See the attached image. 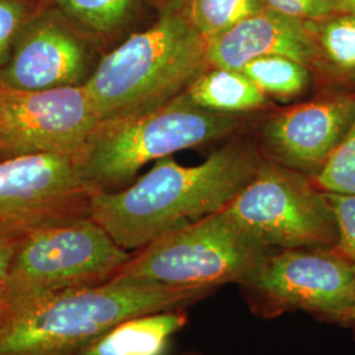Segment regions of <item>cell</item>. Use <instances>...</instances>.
Listing matches in <instances>:
<instances>
[{
    "label": "cell",
    "mask_w": 355,
    "mask_h": 355,
    "mask_svg": "<svg viewBox=\"0 0 355 355\" xmlns=\"http://www.w3.org/2000/svg\"><path fill=\"white\" fill-rule=\"evenodd\" d=\"M262 162L258 149L246 141L230 142L199 165H178L170 157L162 158L130 186L96 192L89 216L119 246L136 253L225 209Z\"/></svg>",
    "instance_id": "cell-1"
},
{
    "label": "cell",
    "mask_w": 355,
    "mask_h": 355,
    "mask_svg": "<svg viewBox=\"0 0 355 355\" xmlns=\"http://www.w3.org/2000/svg\"><path fill=\"white\" fill-rule=\"evenodd\" d=\"M217 290L111 280L57 292L15 311L0 331V355H74L128 318L187 309Z\"/></svg>",
    "instance_id": "cell-2"
},
{
    "label": "cell",
    "mask_w": 355,
    "mask_h": 355,
    "mask_svg": "<svg viewBox=\"0 0 355 355\" xmlns=\"http://www.w3.org/2000/svg\"><path fill=\"white\" fill-rule=\"evenodd\" d=\"M209 67L208 41L175 0L150 28L105 54L85 86L103 123L165 105Z\"/></svg>",
    "instance_id": "cell-3"
},
{
    "label": "cell",
    "mask_w": 355,
    "mask_h": 355,
    "mask_svg": "<svg viewBox=\"0 0 355 355\" xmlns=\"http://www.w3.org/2000/svg\"><path fill=\"white\" fill-rule=\"evenodd\" d=\"M242 124L240 116L204 111L179 95L149 112L99 123L76 159L92 190L112 192L129 184L144 166L227 139Z\"/></svg>",
    "instance_id": "cell-4"
},
{
    "label": "cell",
    "mask_w": 355,
    "mask_h": 355,
    "mask_svg": "<svg viewBox=\"0 0 355 355\" xmlns=\"http://www.w3.org/2000/svg\"><path fill=\"white\" fill-rule=\"evenodd\" d=\"M275 252L223 209L136 252L112 280L173 287L240 286Z\"/></svg>",
    "instance_id": "cell-5"
},
{
    "label": "cell",
    "mask_w": 355,
    "mask_h": 355,
    "mask_svg": "<svg viewBox=\"0 0 355 355\" xmlns=\"http://www.w3.org/2000/svg\"><path fill=\"white\" fill-rule=\"evenodd\" d=\"M133 254L89 216L38 229L16 250L6 303L19 311L57 292L108 283Z\"/></svg>",
    "instance_id": "cell-6"
},
{
    "label": "cell",
    "mask_w": 355,
    "mask_h": 355,
    "mask_svg": "<svg viewBox=\"0 0 355 355\" xmlns=\"http://www.w3.org/2000/svg\"><path fill=\"white\" fill-rule=\"evenodd\" d=\"M239 287L255 316L303 311L329 324L352 325L354 263L334 248L277 250Z\"/></svg>",
    "instance_id": "cell-7"
},
{
    "label": "cell",
    "mask_w": 355,
    "mask_h": 355,
    "mask_svg": "<svg viewBox=\"0 0 355 355\" xmlns=\"http://www.w3.org/2000/svg\"><path fill=\"white\" fill-rule=\"evenodd\" d=\"M225 209L274 250L336 248L338 241L327 192L312 178L272 161L263 159Z\"/></svg>",
    "instance_id": "cell-8"
},
{
    "label": "cell",
    "mask_w": 355,
    "mask_h": 355,
    "mask_svg": "<svg viewBox=\"0 0 355 355\" xmlns=\"http://www.w3.org/2000/svg\"><path fill=\"white\" fill-rule=\"evenodd\" d=\"M95 193L76 157L0 159V239H24L38 229L89 216Z\"/></svg>",
    "instance_id": "cell-9"
},
{
    "label": "cell",
    "mask_w": 355,
    "mask_h": 355,
    "mask_svg": "<svg viewBox=\"0 0 355 355\" xmlns=\"http://www.w3.org/2000/svg\"><path fill=\"white\" fill-rule=\"evenodd\" d=\"M98 124L85 83L40 91L0 89V159L78 157Z\"/></svg>",
    "instance_id": "cell-10"
},
{
    "label": "cell",
    "mask_w": 355,
    "mask_h": 355,
    "mask_svg": "<svg viewBox=\"0 0 355 355\" xmlns=\"http://www.w3.org/2000/svg\"><path fill=\"white\" fill-rule=\"evenodd\" d=\"M355 120V92H333L270 116L261 140L272 162L313 178Z\"/></svg>",
    "instance_id": "cell-11"
},
{
    "label": "cell",
    "mask_w": 355,
    "mask_h": 355,
    "mask_svg": "<svg viewBox=\"0 0 355 355\" xmlns=\"http://www.w3.org/2000/svg\"><path fill=\"white\" fill-rule=\"evenodd\" d=\"M89 51L62 21L42 17L20 32L0 69V89L40 91L83 85Z\"/></svg>",
    "instance_id": "cell-12"
},
{
    "label": "cell",
    "mask_w": 355,
    "mask_h": 355,
    "mask_svg": "<svg viewBox=\"0 0 355 355\" xmlns=\"http://www.w3.org/2000/svg\"><path fill=\"white\" fill-rule=\"evenodd\" d=\"M284 55L316 69L318 48L309 21L265 8L208 41V61L214 67L241 70L249 61Z\"/></svg>",
    "instance_id": "cell-13"
},
{
    "label": "cell",
    "mask_w": 355,
    "mask_h": 355,
    "mask_svg": "<svg viewBox=\"0 0 355 355\" xmlns=\"http://www.w3.org/2000/svg\"><path fill=\"white\" fill-rule=\"evenodd\" d=\"M187 322L186 309L128 318L74 355H165L171 337Z\"/></svg>",
    "instance_id": "cell-14"
},
{
    "label": "cell",
    "mask_w": 355,
    "mask_h": 355,
    "mask_svg": "<svg viewBox=\"0 0 355 355\" xmlns=\"http://www.w3.org/2000/svg\"><path fill=\"white\" fill-rule=\"evenodd\" d=\"M180 96L192 105L217 114L239 116L265 108L266 95L241 70L211 66Z\"/></svg>",
    "instance_id": "cell-15"
},
{
    "label": "cell",
    "mask_w": 355,
    "mask_h": 355,
    "mask_svg": "<svg viewBox=\"0 0 355 355\" xmlns=\"http://www.w3.org/2000/svg\"><path fill=\"white\" fill-rule=\"evenodd\" d=\"M318 48V64L337 82L355 83V15L334 13L309 21Z\"/></svg>",
    "instance_id": "cell-16"
},
{
    "label": "cell",
    "mask_w": 355,
    "mask_h": 355,
    "mask_svg": "<svg viewBox=\"0 0 355 355\" xmlns=\"http://www.w3.org/2000/svg\"><path fill=\"white\" fill-rule=\"evenodd\" d=\"M267 98L288 102L305 94L312 82L309 66L284 55H267L249 61L241 69Z\"/></svg>",
    "instance_id": "cell-17"
},
{
    "label": "cell",
    "mask_w": 355,
    "mask_h": 355,
    "mask_svg": "<svg viewBox=\"0 0 355 355\" xmlns=\"http://www.w3.org/2000/svg\"><path fill=\"white\" fill-rule=\"evenodd\" d=\"M178 3L191 26L207 41L266 8L262 0H178Z\"/></svg>",
    "instance_id": "cell-18"
},
{
    "label": "cell",
    "mask_w": 355,
    "mask_h": 355,
    "mask_svg": "<svg viewBox=\"0 0 355 355\" xmlns=\"http://www.w3.org/2000/svg\"><path fill=\"white\" fill-rule=\"evenodd\" d=\"M60 11L85 31L107 36L128 23L139 0H53Z\"/></svg>",
    "instance_id": "cell-19"
},
{
    "label": "cell",
    "mask_w": 355,
    "mask_h": 355,
    "mask_svg": "<svg viewBox=\"0 0 355 355\" xmlns=\"http://www.w3.org/2000/svg\"><path fill=\"white\" fill-rule=\"evenodd\" d=\"M312 179L324 192L355 195V120L329 161Z\"/></svg>",
    "instance_id": "cell-20"
},
{
    "label": "cell",
    "mask_w": 355,
    "mask_h": 355,
    "mask_svg": "<svg viewBox=\"0 0 355 355\" xmlns=\"http://www.w3.org/2000/svg\"><path fill=\"white\" fill-rule=\"evenodd\" d=\"M337 223L338 241L336 250L355 265V195L327 192Z\"/></svg>",
    "instance_id": "cell-21"
},
{
    "label": "cell",
    "mask_w": 355,
    "mask_h": 355,
    "mask_svg": "<svg viewBox=\"0 0 355 355\" xmlns=\"http://www.w3.org/2000/svg\"><path fill=\"white\" fill-rule=\"evenodd\" d=\"M28 17L29 3L26 0H0V69L7 62Z\"/></svg>",
    "instance_id": "cell-22"
},
{
    "label": "cell",
    "mask_w": 355,
    "mask_h": 355,
    "mask_svg": "<svg viewBox=\"0 0 355 355\" xmlns=\"http://www.w3.org/2000/svg\"><path fill=\"white\" fill-rule=\"evenodd\" d=\"M265 7L275 12L304 21H318L340 13L338 0H262Z\"/></svg>",
    "instance_id": "cell-23"
},
{
    "label": "cell",
    "mask_w": 355,
    "mask_h": 355,
    "mask_svg": "<svg viewBox=\"0 0 355 355\" xmlns=\"http://www.w3.org/2000/svg\"><path fill=\"white\" fill-rule=\"evenodd\" d=\"M23 239H0V303H6V288L16 250Z\"/></svg>",
    "instance_id": "cell-24"
},
{
    "label": "cell",
    "mask_w": 355,
    "mask_h": 355,
    "mask_svg": "<svg viewBox=\"0 0 355 355\" xmlns=\"http://www.w3.org/2000/svg\"><path fill=\"white\" fill-rule=\"evenodd\" d=\"M15 315V309L7 303H0V331L7 327Z\"/></svg>",
    "instance_id": "cell-25"
},
{
    "label": "cell",
    "mask_w": 355,
    "mask_h": 355,
    "mask_svg": "<svg viewBox=\"0 0 355 355\" xmlns=\"http://www.w3.org/2000/svg\"><path fill=\"white\" fill-rule=\"evenodd\" d=\"M340 12L355 15V0H338Z\"/></svg>",
    "instance_id": "cell-26"
},
{
    "label": "cell",
    "mask_w": 355,
    "mask_h": 355,
    "mask_svg": "<svg viewBox=\"0 0 355 355\" xmlns=\"http://www.w3.org/2000/svg\"><path fill=\"white\" fill-rule=\"evenodd\" d=\"M180 355H208L205 354V353H202V352H198V350H187V352H184V353H182Z\"/></svg>",
    "instance_id": "cell-27"
},
{
    "label": "cell",
    "mask_w": 355,
    "mask_h": 355,
    "mask_svg": "<svg viewBox=\"0 0 355 355\" xmlns=\"http://www.w3.org/2000/svg\"><path fill=\"white\" fill-rule=\"evenodd\" d=\"M355 268V265H354ZM353 329H354L355 331V306H354V313H353V318H352V325H350Z\"/></svg>",
    "instance_id": "cell-28"
}]
</instances>
